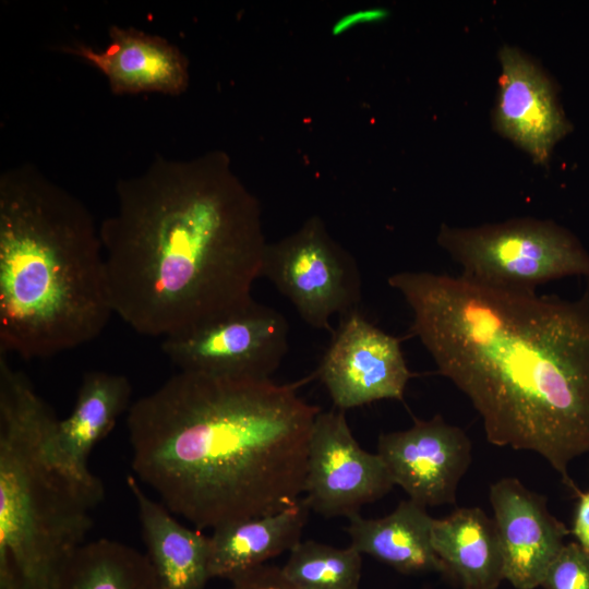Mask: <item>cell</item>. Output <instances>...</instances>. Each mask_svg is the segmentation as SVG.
Listing matches in <instances>:
<instances>
[{
  "instance_id": "1",
  "label": "cell",
  "mask_w": 589,
  "mask_h": 589,
  "mask_svg": "<svg viewBox=\"0 0 589 589\" xmlns=\"http://www.w3.org/2000/svg\"><path fill=\"white\" fill-rule=\"evenodd\" d=\"M387 281L489 442L539 454L575 492L569 465L589 453V292L564 300L431 272Z\"/></svg>"
},
{
  "instance_id": "2",
  "label": "cell",
  "mask_w": 589,
  "mask_h": 589,
  "mask_svg": "<svg viewBox=\"0 0 589 589\" xmlns=\"http://www.w3.org/2000/svg\"><path fill=\"white\" fill-rule=\"evenodd\" d=\"M297 388L179 371L127 412L135 477L199 530L296 504L321 411Z\"/></svg>"
},
{
  "instance_id": "3",
  "label": "cell",
  "mask_w": 589,
  "mask_h": 589,
  "mask_svg": "<svg viewBox=\"0 0 589 589\" xmlns=\"http://www.w3.org/2000/svg\"><path fill=\"white\" fill-rule=\"evenodd\" d=\"M203 163L156 156L119 179L99 226L113 314L151 337L187 334L255 300L266 247L252 201Z\"/></svg>"
},
{
  "instance_id": "4",
  "label": "cell",
  "mask_w": 589,
  "mask_h": 589,
  "mask_svg": "<svg viewBox=\"0 0 589 589\" xmlns=\"http://www.w3.org/2000/svg\"><path fill=\"white\" fill-rule=\"evenodd\" d=\"M110 302L99 227L25 163L0 175V351L48 358L92 341Z\"/></svg>"
},
{
  "instance_id": "5",
  "label": "cell",
  "mask_w": 589,
  "mask_h": 589,
  "mask_svg": "<svg viewBox=\"0 0 589 589\" xmlns=\"http://www.w3.org/2000/svg\"><path fill=\"white\" fill-rule=\"evenodd\" d=\"M57 420L0 351V589H52L104 498V485L81 481L52 458Z\"/></svg>"
},
{
  "instance_id": "6",
  "label": "cell",
  "mask_w": 589,
  "mask_h": 589,
  "mask_svg": "<svg viewBox=\"0 0 589 589\" xmlns=\"http://www.w3.org/2000/svg\"><path fill=\"white\" fill-rule=\"evenodd\" d=\"M437 242L461 266L462 276L492 287L536 291L554 279L589 278V253L572 232L550 220L443 225Z\"/></svg>"
},
{
  "instance_id": "7",
  "label": "cell",
  "mask_w": 589,
  "mask_h": 589,
  "mask_svg": "<svg viewBox=\"0 0 589 589\" xmlns=\"http://www.w3.org/2000/svg\"><path fill=\"white\" fill-rule=\"evenodd\" d=\"M262 276L316 329L333 332L330 318L357 311L361 301V276L356 262L316 226L266 248Z\"/></svg>"
},
{
  "instance_id": "8",
  "label": "cell",
  "mask_w": 589,
  "mask_h": 589,
  "mask_svg": "<svg viewBox=\"0 0 589 589\" xmlns=\"http://www.w3.org/2000/svg\"><path fill=\"white\" fill-rule=\"evenodd\" d=\"M287 320L256 301L196 330L164 338L161 350L179 371L271 378L288 350Z\"/></svg>"
},
{
  "instance_id": "9",
  "label": "cell",
  "mask_w": 589,
  "mask_h": 589,
  "mask_svg": "<svg viewBox=\"0 0 589 589\" xmlns=\"http://www.w3.org/2000/svg\"><path fill=\"white\" fill-rule=\"evenodd\" d=\"M394 485L382 457L356 441L345 412L321 410L308 447L303 498L308 507L326 518H351Z\"/></svg>"
},
{
  "instance_id": "10",
  "label": "cell",
  "mask_w": 589,
  "mask_h": 589,
  "mask_svg": "<svg viewBox=\"0 0 589 589\" xmlns=\"http://www.w3.org/2000/svg\"><path fill=\"white\" fill-rule=\"evenodd\" d=\"M317 375L339 410L382 399L401 400L411 376L398 338L359 311L340 317Z\"/></svg>"
},
{
  "instance_id": "11",
  "label": "cell",
  "mask_w": 589,
  "mask_h": 589,
  "mask_svg": "<svg viewBox=\"0 0 589 589\" xmlns=\"http://www.w3.org/2000/svg\"><path fill=\"white\" fill-rule=\"evenodd\" d=\"M377 454L395 484L426 507L454 504L471 462V442L441 416L414 419L411 428L381 434Z\"/></svg>"
},
{
  "instance_id": "12",
  "label": "cell",
  "mask_w": 589,
  "mask_h": 589,
  "mask_svg": "<svg viewBox=\"0 0 589 589\" xmlns=\"http://www.w3.org/2000/svg\"><path fill=\"white\" fill-rule=\"evenodd\" d=\"M490 502L504 560V579L516 589L541 586L569 530L548 509L546 498L516 478L490 488Z\"/></svg>"
},
{
  "instance_id": "13",
  "label": "cell",
  "mask_w": 589,
  "mask_h": 589,
  "mask_svg": "<svg viewBox=\"0 0 589 589\" xmlns=\"http://www.w3.org/2000/svg\"><path fill=\"white\" fill-rule=\"evenodd\" d=\"M502 73L495 108L496 129L536 163H548L552 148L570 130L549 79L518 49L498 53Z\"/></svg>"
},
{
  "instance_id": "14",
  "label": "cell",
  "mask_w": 589,
  "mask_h": 589,
  "mask_svg": "<svg viewBox=\"0 0 589 589\" xmlns=\"http://www.w3.org/2000/svg\"><path fill=\"white\" fill-rule=\"evenodd\" d=\"M108 35L103 50L77 45L67 51L101 72L112 94L178 96L185 92L189 61L171 41L131 26L112 25Z\"/></svg>"
},
{
  "instance_id": "15",
  "label": "cell",
  "mask_w": 589,
  "mask_h": 589,
  "mask_svg": "<svg viewBox=\"0 0 589 589\" xmlns=\"http://www.w3.org/2000/svg\"><path fill=\"white\" fill-rule=\"evenodd\" d=\"M132 386L125 375L99 370L83 374L71 413L58 419L48 438L52 458L67 471L91 485H103L88 467L95 445L128 412Z\"/></svg>"
},
{
  "instance_id": "16",
  "label": "cell",
  "mask_w": 589,
  "mask_h": 589,
  "mask_svg": "<svg viewBox=\"0 0 589 589\" xmlns=\"http://www.w3.org/2000/svg\"><path fill=\"white\" fill-rule=\"evenodd\" d=\"M127 484L137 506L146 556L158 589H205L209 575L211 539L181 525L161 503L151 498L133 474Z\"/></svg>"
},
{
  "instance_id": "17",
  "label": "cell",
  "mask_w": 589,
  "mask_h": 589,
  "mask_svg": "<svg viewBox=\"0 0 589 589\" xmlns=\"http://www.w3.org/2000/svg\"><path fill=\"white\" fill-rule=\"evenodd\" d=\"M310 508L304 500L275 514L237 520L213 529L211 578L232 580L290 551L301 540Z\"/></svg>"
},
{
  "instance_id": "18",
  "label": "cell",
  "mask_w": 589,
  "mask_h": 589,
  "mask_svg": "<svg viewBox=\"0 0 589 589\" xmlns=\"http://www.w3.org/2000/svg\"><path fill=\"white\" fill-rule=\"evenodd\" d=\"M432 544L446 576L461 589H496L504 580L498 532L481 508L461 507L434 519Z\"/></svg>"
},
{
  "instance_id": "19",
  "label": "cell",
  "mask_w": 589,
  "mask_h": 589,
  "mask_svg": "<svg viewBox=\"0 0 589 589\" xmlns=\"http://www.w3.org/2000/svg\"><path fill=\"white\" fill-rule=\"evenodd\" d=\"M350 545L402 574L441 573L445 567L432 544V518L425 507L412 500L398 504L378 519L359 515L349 518Z\"/></svg>"
},
{
  "instance_id": "20",
  "label": "cell",
  "mask_w": 589,
  "mask_h": 589,
  "mask_svg": "<svg viewBox=\"0 0 589 589\" xmlns=\"http://www.w3.org/2000/svg\"><path fill=\"white\" fill-rule=\"evenodd\" d=\"M52 589H158L146 554L122 542L86 541L63 563Z\"/></svg>"
},
{
  "instance_id": "21",
  "label": "cell",
  "mask_w": 589,
  "mask_h": 589,
  "mask_svg": "<svg viewBox=\"0 0 589 589\" xmlns=\"http://www.w3.org/2000/svg\"><path fill=\"white\" fill-rule=\"evenodd\" d=\"M280 570L300 589H358L362 554L351 545L335 548L313 540L300 541Z\"/></svg>"
},
{
  "instance_id": "22",
  "label": "cell",
  "mask_w": 589,
  "mask_h": 589,
  "mask_svg": "<svg viewBox=\"0 0 589 589\" xmlns=\"http://www.w3.org/2000/svg\"><path fill=\"white\" fill-rule=\"evenodd\" d=\"M544 589H589V551L577 542L566 543L542 580Z\"/></svg>"
},
{
  "instance_id": "23",
  "label": "cell",
  "mask_w": 589,
  "mask_h": 589,
  "mask_svg": "<svg viewBox=\"0 0 589 589\" xmlns=\"http://www.w3.org/2000/svg\"><path fill=\"white\" fill-rule=\"evenodd\" d=\"M229 589H300L288 581L280 567L260 565L232 580Z\"/></svg>"
},
{
  "instance_id": "24",
  "label": "cell",
  "mask_w": 589,
  "mask_h": 589,
  "mask_svg": "<svg viewBox=\"0 0 589 589\" xmlns=\"http://www.w3.org/2000/svg\"><path fill=\"white\" fill-rule=\"evenodd\" d=\"M575 493L577 504L570 532L576 539L575 542L589 551V491L581 492L578 489Z\"/></svg>"
},
{
  "instance_id": "25",
  "label": "cell",
  "mask_w": 589,
  "mask_h": 589,
  "mask_svg": "<svg viewBox=\"0 0 589 589\" xmlns=\"http://www.w3.org/2000/svg\"><path fill=\"white\" fill-rule=\"evenodd\" d=\"M385 15H386V11L382 9H372V10H365V11H360V12L349 14L345 16L342 20H340L338 23H336L334 27V33L339 34L340 32L358 23L380 21L384 19Z\"/></svg>"
}]
</instances>
